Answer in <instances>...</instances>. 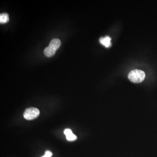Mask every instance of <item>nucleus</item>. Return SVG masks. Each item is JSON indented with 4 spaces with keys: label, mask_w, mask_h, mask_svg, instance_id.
I'll list each match as a JSON object with an SVG mask.
<instances>
[{
    "label": "nucleus",
    "mask_w": 157,
    "mask_h": 157,
    "mask_svg": "<svg viewBox=\"0 0 157 157\" xmlns=\"http://www.w3.org/2000/svg\"><path fill=\"white\" fill-rule=\"evenodd\" d=\"M145 74L144 72L138 69L132 70L128 75V78L134 83H140L144 80Z\"/></svg>",
    "instance_id": "f257e3e1"
},
{
    "label": "nucleus",
    "mask_w": 157,
    "mask_h": 157,
    "mask_svg": "<svg viewBox=\"0 0 157 157\" xmlns=\"http://www.w3.org/2000/svg\"><path fill=\"white\" fill-rule=\"evenodd\" d=\"M40 114L39 109L35 107H30L25 110L24 113V117L27 120H33L36 118Z\"/></svg>",
    "instance_id": "f03ea898"
},
{
    "label": "nucleus",
    "mask_w": 157,
    "mask_h": 157,
    "mask_svg": "<svg viewBox=\"0 0 157 157\" xmlns=\"http://www.w3.org/2000/svg\"><path fill=\"white\" fill-rule=\"evenodd\" d=\"M64 134L66 135L67 139L69 141H74L77 139L76 135L73 134L71 130L70 129H66L64 131Z\"/></svg>",
    "instance_id": "7ed1b4c3"
},
{
    "label": "nucleus",
    "mask_w": 157,
    "mask_h": 157,
    "mask_svg": "<svg viewBox=\"0 0 157 157\" xmlns=\"http://www.w3.org/2000/svg\"><path fill=\"white\" fill-rule=\"evenodd\" d=\"M100 42L101 44L106 48H109L111 46V38L109 36H106L104 38H101L100 39Z\"/></svg>",
    "instance_id": "20e7f679"
},
{
    "label": "nucleus",
    "mask_w": 157,
    "mask_h": 157,
    "mask_svg": "<svg viewBox=\"0 0 157 157\" xmlns=\"http://www.w3.org/2000/svg\"><path fill=\"white\" fill-rule=\"evenodd\" d=\"M61 45V42L58 39H54L50 42L49 46L57 51Z\"/></svg>",
    "instance_id": "39448f33"
},
{
    "label": "nucleus",
    "mask_w": 157,
    "mask_h": 157,
    "mask_svg": "<svg viewBox=\"0 0 157 157\" xmlns=\"http://www.w3.org/2000/svg\"><path fill=\"white\" fill-rule=\"evenodd\" d=\"M56 52V50L49 46V47H46V48L45 49L44 53L46 57H51L53 56Z\"/></svg>",
    "instance_id": "423d86ee"
},
{
    "label": "nucleus",
    "mask_w": 157,
    "mask_h": 157,
    "mask_svg": "<svg viewBox=\"0 0 157 157\" xmlns=\"http://www.w3.org/2000/svg\"><path fill=\"white\" fill-rule=\"evenodd\" d=\"M9 15L6 13H3L0 15L1 23H5L9 21Z\"/></svg>",
    "instance_id": "0eeeda50"
},
{
    "label": "nucleus",
    "mask_w": 157,
    "mask_h": 157,
    "mask_svg": "<svg viewBox=\"0 0 157 157\" xmlns=\"http://www.w3.org/2000/svg\"><path fill=\"white\" fill-rule=\"evenodd\" d=\"M52 155H53V154H52V152L49 151H46L45 152V155L41 157H51Z\"/></svg>",
    "instance_id": "6e6552de"
}]
</instances>
